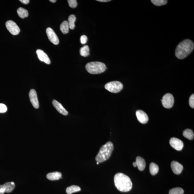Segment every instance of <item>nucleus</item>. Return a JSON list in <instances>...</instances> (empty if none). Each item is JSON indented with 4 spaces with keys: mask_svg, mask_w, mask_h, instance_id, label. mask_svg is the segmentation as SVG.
<instances>
[{
    "mask_svg": "<svg viewBox=\"0 0 194 194\" xmlns=\"http://www.w3.org/2000/svg\"><path fill=\"white\" fill-rule=\"evenodd\" d=\"M6 29L9 32L14 35H18L20 31V29L15 22L12 20L6 22Z\"/></svg>",
    "mask_w": 194,
    "mask_h": 194,
    "instance_id": "obj_7",
    "label": "nucleus"
},
{
    "mask_svg": "<svg viewBox=\"0 0 194 194\" xmlns=\"http://www.w3.org/2000/svg\"><path fill=\"white\" fill-rule=\"evenodd\" d=\"M162 103L164 108L169 109L172 108L174 102V98L171 93H167L163 96L161 100Z\"/></svg>",
    "mask_w": 194,
    "mask_h": 194,
    "instance_id": "obj_6",
    "label": "nucleus"
},
{
    "mask_svg": "<svg viewBox=\"0 0 194 194\" xmlns=\"http://www.w3.org/2000/svg\"><path fill=\"white\" fill-rule=\"evenodd\" d=\"M61 176L62 174L61 173L55 171V172L49 173L47 174L46 178L50 180H56L60 179Z\"/></svg>",
    "mask_w": 194,
    "mask_h": 194,
    "instance_id": "obj_16",
    "label": "nucleus"
},
{
    "mask_svg": "<svg viewBox=\"0 0 194 194\" xmlns=\"http://www.w3.org/2000/svg\"><path fill=\"white\" fill-rule=\"evenodd\" d=\"M50 1L51 3H54L56 2V0H50Z\"/></svg>",
    "mask_w": 194,
    "mask_h": 194,
    "instance_id": "obj_35",
    "label": "nucleus"
},
{
    "mask_svg": "<svg viewBox=\"0 0 194 194\" xmlns=\"http://www.w3.org/2000/svg\"><path fill=\"white\" fill-rule=\"evenodd\" d=\"M76 20V17L73 14H71L69 16L68 18V22L69 26V29L71 30H73L75 27V22Z\"/></svg>",
    "mask_w": 194,
    "mask_h": 194,
    "instance_id": "obj_23",
    "label": "nucleus"
},
{
    "mask_svg": "<svg viewBox=\"0 0 194 194\" xmlns=\"http://www.w3.org/2000/svg\"><path fill=\"white\" fill-rule=\"evenodd\" d=\"M87 72L91 74H98L104 72L106 67L104 63L99 61H93L87 64L86 66Z\"/></svg>",
    "mask_w": 194,
    "mask_h": 194,
    "instance_id": "obj_4",
    "label": "nucleus"
},
{
    "mask_svg": "<svg viewBox=\"0 0 194 194\" xmlns=\"http://www.w3.org/2000/svg\"><path fill=\"white\" fill-rule=\"evenodd\" d=\"M90 49L88 45H85L80 49V54L81 56H84V57H86L89 55Z\"/></svg>",
    "mask_w": 194,
    "mask_h": 194,
    "instance_id": "obj_24",
    "label": "nucleus"
},
{
    "mask_svg": "<svg viewBox=\"0 0 194 194\" xmlns=\"http://www.w3.org/2000/svg\"><path fill=\"white\" fill-rule=\"evenodd\" d=\"M46 33L48 39L51 43L56 45L59 44V38L52 29L48 27L46 30Z\"/></svg>",
    "mask_w": 194,
    "mask_h": 194,
    "instance_id": "obj_9",
    "label": "nucleus"
},
{
    "mask_svg": "<svg viewBox=\"0 0 194 194\" xmlns=\"http://www.w3.org/2000/svg\"><path fill=\"white\" fill-rule=\"evenodd\" d=\"M60 28L61 32L63 34H67L68 33L69 29L68 22L67 21H64L61 24Z\"/></svg>",
    "mask_w": 194,
    "mask_h": 194,
    "instance_id": "obj_18",
    "label": "nucleus"
},
{
    "mask_svg": "<svg viewBox=\"0 0 194 194\" xmlns=\"http://www.w3.org/2000/svg\"><path fill=\"white\" fill-rule=\"evenodd\" d=\"M97 1L101 2H107L111 1H110V0H97Z\"/></svg>",
    "mask_w": 194,
    "mask_h": 194,
    "instance_id": "obj_33",
    "label": "nucleus"
},
{
    "mask_svg": "<svg viewBox=\"0 0 194 194\" xmlns=\"http://www.w3.org/2000/svg\"><path fill=\"white\" fill-rule=\"evenodd\" d=\"M87 41V38L86 36L83 35L80 38V41L81 43L82 44H85Z\"/></svg>",
    "mask_w": 194,
    "mask_h": 194,
    "instance_id": "obj_30",
    "label": "nucleus"
},
{
    "mask_svg": "<svg viewBox=\"0 0 194 194\" xmlns=\"http://www.w3.org/2000/svg\"><path fill=\"white\" fill-rule=\"evenodd\" d=\"M189 105L190 107L192 108H194V94L191 95L189 99Z\"/></svg>",
    "mask_w": 194,
    "mask_h": 194,
    "instance_id": "obj_29",
    "label": "nucleus"
},
{
    "mask_svg": "<svg viewBox=\"0 0 194 194\" xmlns=\"http://www.w3.org/2000/svg\"><path fill=\"white\" fill-rule=\"evenodd\" d=\"M183 134L185 138L189 140H192L194 138V133L191 129H185L184 131Z\"/></svg>",
    "mask_w": 194,
    "mask_h": 194,
    "instance_id": "obj_21",
    "label": "nucleus"
},
{
    "mask_svg": "<svg viewBox=\"0 0 194 194\" xmlns=\"http://www.w3.org/2000/svg\"><path fill=\"white\" fill-rule=\"evenodd\" d=\"M151 1L155 6H158L164 5L168 2L166 0H151Z\"/></svg>",
    "mask_w": 194,
    "mask_h": 194,
    "instance_id": "obj_26",
    "label": "nucleus"
},
{
    "mask_svg": "<svg viewBox=\"0 0 194 194\" xmlns=\"http://www.w3.org/2000/svg\"><path fill=\"white\" fill-rule=\"evenodd\" d=\"M81 188L77 185H72L66 188V191L68 194H72L75 192L80 191Z\"/></svg>",
    "mask_w": 194,
    "mask_h": 194,
    "instance_id": "obj_20",
    "label": "nucleus"
},
{
    "mask_svg": "<svg viewBox=\"0 0 194 194\" xmlns=\"http://www.w3.org/2000/svg\"><path fill=\"white\" fill-rule=\"evenodd\" d=\"M194 48V44L192 40L188 39L184 40L177 45L175 51V56L178 59H183L191 53Z\"/></svg>",
    "mask_w": 194,
    "mask_h": 194,
    "instance_id": "obj_2",
    "label": "nucleus"
},
{
    "mask_svg": "<svg viewBox=\"0 0 194 194\" xmlns=\"http://www.w3.org/2000/svg\"><path fill=\"white\" fill-rule=\"evenodd\" d=\"M19 1L24 4H27L30 2L29 0H19Z\"/></svg>",
    "mask_w": 194,
    "mask_h": 194,
    "instance_id": "obj_31",
    "label": "nucleus"
},
{
    "mask_svg": "<svg viewBox=\"0 0 194 194\" xmlns=\"http://www.w3.org/2000/svg\"><path fill=\"white\" fill-rule=\"evenodd\" d=\"M149 170L150 174L152 175H154L158 173L159 171V167L155 163H151L150 165Z\"/></svg>",
    "mask_w": 194,
    "mask_h": 194,
    "instance_id": "obj_19",
    "label": "nucleus"
},
{
    "mask_svg": "<svg viewBox=\"0 0 194 194\" xmlns=\"http://www.w3.org/2000/svg\"><path fill=\"white\" fill-rule=\"evenodd\" d=\"M68 2L69 6L73 9L76 7L77 6V2L76 0H68Z\"/></svg>",
    "mask_w": 194,
    "mask_h": 194,
    "instance_id": "obj_27",
    "label": "nucleus"
},
{
    "mask_svg": "<svg viewBox=\"0 0 194 194\" xmlns=\"http://www.w3.org/2000/svg\"><path fill=\"white\" fill-rule=\"evenodd\" d=\"M1 185L4 188L5 192L7 193L12 192L15 187V184L13 182H6L3 185Z\"/></svg>",
    "mask_w": 194,
    "mask_h": 194,
    "instance_id": "obj_17",
    "label": "nucleus"
},
{
    "mask_svg": "<svg viewBox=\"0 0 194 194\" xmlns=\"http://www.w3.org/2000/svg\"><path fill=\"white\" fill-rule=\"evenodd\" d=\"M17 13L19 17L23 19L27 17L29 15L28 11L22 7L19 8L17 9Z\"/></svg>",
    "mask_w": 194,
    "mask_h": 194,
    "instance_id": "obj_22",
    "label": "nucleus"
},
{
    "mask_svg": "<svg viewBox=\"0 0 194 194\" xmlns=\"http://www.w3.org/2000/svg\"><path fill=\"white\" fill-rule=\"evenodd\" d=\"M29 96L31 102L34 107L35 109H38L39 106L36 91L34 89L31 90L29 92Z\"/></svg>",
    "mask_w": 194,
    "mask_h": 194,
    "instance_id": "obj_10",
    "label": "nucleus"
},
{
    "mask_svg": "<svg viewBox=\"0 0 194 194\" xmlns=\"http://www.w3.org/2000/svg\"><path fill=\"white\" fill-rule=\"evenodd\" d=\"M137 119L142 124H145L148 122V115L142 110H138L136 112Z\"/></svg>",
    "mask_w": 194,
    "mask_h": 194,
    "instance_id": "obj_11",
    "label": "nucleus"
},
{
    "mask_svg": "<svg viewBox=\"0 0 194 194\" xmlns=\"http://www.w3.org/2000/svg\"><path fill=\"white\" fill-rule=\"evenodd\" d=\"M184 193V190L180 187L174 188L169 191V194H183Z\"/></svg>",
    "mask_w": 194,
    "mask_h": 194,
    "instance_id": "obj_25",
    "label": "nucleus"
},
{
    "mask_svg": "<svg viewBox=\"0 0 194 194\" xmlns=\"http://www.w3.org/2000/svg\"><path fill=\"white\" fill-rule=\"evenodd\" d=\"M136 162L139 170L143 171L144 170L146 167V162L144 158L140 156L137 157Z\"/></svg>",
    "mask_w": 194,
    "mask_h": 194,
    "instance_id": "obj_15",
    "label": "nucleus"
},
{
    "mask_svg": "<svg viewBox=\"0 0 194 194\" xmlns=\"http://www.w3.org/2000/svg\"><path fill=\"white\" fill-rule=\"evenodd\" d=\"M52 103L53 106L58 112L64 116L67 115L68 114V111L65 109L60 103L56 101V100H54L53 101Z\"/></svg>",
    "mask_w": 194,
    "mask_h": 194,
    "instance_id": "obj_14",
    "label": "nucleus"
},
{
    "mask_svg": "<svg viewBox=\"0 0 194 194\" xmlns=\"http://www.w3.org/2000/svg\"><path fill=\"white\" fill-rule=\"evenodd\" d=\"M7 111V108L6 105L0 103V113H4Z\"/></svg>",
    "mask_w": 194,
    "mask_h": 194,
    "instance_id": "obj_28",
    "label": "nucleus"
},
{
    "mask_svg": "<svg viewBox=\"0 0 194 194\" xmlns=\"http://www.w3.org/2000/svg\"><path fill=\"white\" fill-rule=\"evenodd\" d=\"M37 56L39 59L41 61H43L46 64H51V60L47 55L41 50L38 49L36 51Z\"/></svg>",
    "mask_w": 194,
    "mask_h": 194,
    "instance_id": "obj_13",
    "label": "nucleus"
},
{
    "mask_svg": "<svg viewBox=\"0 0 194 194\" xmlns=\"http://www.w3.org/2000/svg\"><path fill=\"white\" fill-rule=\"evenodd\" d=\"M114 182L116 188L121 192H129L132 188V183L130 178L122 173H118L115 175Z\"/></svg>",
    "mask_w": 194,
    "mask_h": 194,
    "instance_id": "obj_1",
    "label": "nucleus"
},
{
    "mask_svg": "<svg viewBox=\"0 0 194 194\" xmlns=\"http://www.w3.org/2000/svg\"><path fill=\"white\" fill-rule=\"evenodd\" d=\"M5 192V190L1 186V185H0V194H4Z\"/></svg>",
    "mask_w": 194,
    "mask_h": 194,
    "instance_id": "obj_32",
    "label": "nucleus"
},
{
    "mask_svg": "<svg viewBox=\"0 0 194 194\" xmlns=\"http://www.w3.org/2000/svg\"><path fill=\"white\" fill-rule=\"evenodd\" d=\"M105 88L111 93H116L121 91L123 88V85L118 81L108 82L105 86Z\"/></svg>",
    "mask_w": 194,
    "mask_h": 194,
    "instance_id": "obj_5",
    "label": "nucleus"
},
{
    "mask_svg": "<svg viewBox=\"0 0 194 194\" xmlns=\"http://www.w3.org/2000/svg\"><path fill=\"white\" fill-rule=\"evenodd\" d=\"M133 165L134 167H137V164L136 162H133Z\"/></svg>",
    "mask_w": 194,
    "mask_h": 194,
    "instance_id": "obj_34",
    "label": "nucleus"
},
{
    "mask_svg": "<svg viewBox=\"0 0 194 194\" xmlns=\"http://www.w3.org/2000/svg\"><path fill=\"white\" fill-rule=\"evenodd\" d=\"M114 150V145L111 142H108L100 148L95 160L97 162L101 163L106 161L111 157Z\"/></svg>",
    "mask_w": 194,
    "mask_h": 194,
    "instance_id": "obj_3",
    "label": "nucleus"
},
{
    "mask_svg": "<svg viewBox=\"0 0 194 194\" xmlns=\"http://www.w3.org/2000/svg\"><path fill=\"white\" fill-rule=\"evenodd\" d=\"M171 167L174 173L177 175L180 174L183 169L182 164L175 161L171 162Z\"/></svg>",
    "mask_w": 194,
    "mask_h": 194,
    "instance_id": "obj_12",
    "label": "nucleus"
},
{
    "mask_svg": "<svg viewBox=\"0 0 194 194\" xmlns=\"http://www.w3.org/2000/svg\"><path fill=\"white\" fill-rule=\"evenodd\" d=\"M169 143L173 148L177 151H181L184 147L183 142L180 139L175 137L171 138L170 140Z\"/></svg>",
    "mask_w": 194,
    "mask_h": 194,
    "instance_id": "obj_8",
    "label": "nucleus"
},
{
    "mask_svg": "<svg viewBox=\"0 0 194 194\" xmlns=\"http://www.w3.org/2000/svg\"><path fill=\"white\" fill-rule=\"evenodd\" d=\"M99 164V163H98V162H97V164Z\"/></svg>",
    "mask_w": 194,
    "mask_h": 194,
    "instance_id": "obj_36",
    "label": "nucleus"
}]
</instances>
